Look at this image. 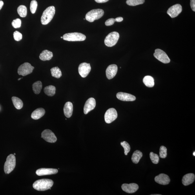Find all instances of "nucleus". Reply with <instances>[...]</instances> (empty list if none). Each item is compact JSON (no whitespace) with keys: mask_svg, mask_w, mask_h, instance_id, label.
Segmentation results:
<instances>
[{"mask_svg":"<svg viewBox=\"0 0 195 195\" xmlns=\"http://www.w3.org/2000/svg\"><path fill=\"white\" fill-rule=\"evenodd\" d=\"M117 98L123 101H134L136 97L134 95L123 92H119L116 94Z\"/></svg>","mask_w":195,"mask_h":195,"instance_id":"nucleus-16","label":"nucleus"},{"mask_svg":"<svg viewBox=\"0 0 195 195\" xmlns=\"http://www.w3.org/2000/svg\"><path fill=\"white\" fill-rule=\"evenodd\" d=\"M22 79H23V78H21L19 79H18V80H19V81L20 80Z\"/></svg>","mask_w":195,"mask_h":195,"instance_id":"nucleus-42","label":"nucleus"},{"mask_svg":"<svg viewBox=\"0 0 195 195\" xmlns=\"http://www.w3.org/2000/svg\"><path fill=\"white\" fill-rule=\"evenodd\" d=\"M155 180L156 183L160 184L167 185L169 184L170 182V179L167 175L161 174L155 177Z\"/></svg>","mask_w":195,"mask_h":195,"instance_id":"nucleus-18","label":"nucleus"},{"mask_svg":"<svg viewBox=\"0 0 195 195\" xmlns=\"http://www.w3.org/2000/svg\"><path fill=\"white\" fill-rule=\"evenodd\" d=\"M41 137L48 143L56 142L57 139L54 133L49 129H46L42 133Z\"/></svg>","mask_w":195,"mask_h":195,"instance_id":"nucleus-9","label":"nucleus"},{"mask_svg":"<svg viewBox=\"0 0 195 195\" xmlns=\"http://www.w3.org/2000/svg\"><path fill=\"white\" fill-rule=\"evenodd\" d=\"M115 21L117 22H120L122 21L123 20V18L122 17H117L115 19Z\"/></svg>","mask_w":195,"mask_h":195,"instance_id":"nucleus-40","label":"nucleus"},{"mask_svg":"<svg viewBox=\"0 0 195 195\" xmlns=\"http://www.w3.org/2000/svg\"><path fill=\"white\" fill-rule=\"evenodd\" d=\"M120 143L121 145L123 146L124 150H125V154L126 156H127L128 153L129 152L130 150V147L129 144L126 141L122 142Z\"/></svg>","mask_w":195,"mask_h":195,"instance_id":"nucleus-33","label":"nucleus"},{"mask_svg":"<svg viewBox=\"0 0 195 195\" xmlns=\"http://www.w3.org/2000/svg\"><path fill=\"white\" fill-rule=\"evenodd\" d=\"M122 189L128 193H133L138 190L139 187L136 183L124 184L121 186Z\"/></svg>","mask_w":195,"mask_h":195,"instance_id":"nucleus-14","label":"nucleus"},{"mask_svg":"<svg viewBox=\"0 0 195 195\" xmlns=\"http://www.w3.org/2000/svg\"><path fill=\"white\" fill-rule=\"evenodd\" d=\"M117 117V113L114 108L108 109L105 113V120L106 123L110 124L116 120Z\"/></svg>","mask_w":195,"mask_h":195,"instance_id":"nucleus-10","label":"nucleus"},{"mask_svg":"<svg viewBox=\"0 0 195 195\" xmlns=\"http://www.w3.org/2000/svg\"><path fill=\"white\" fill-rule=\"evenodd\" d=\"M33 67L29 63H25L22 64L18 69V74L22 76H26L29 75L33 72L34 69Z\"/></svg>","mask_w":195,"mask_h":195,"instance_id":"nucleus-7","label":"nucleus"},{"mask_svg":"<svg viewBox=\"0 0 195 195\" xmlns=\"http://www.w3.org/2000/svg\"><path fill=\"white\" fill-rule=\"evenodd\" d=\"M54 184V182L51 179H39L33 183V187L35 190L39 191H44L50 189Z\"/></svg>","mask_w":195,"mask_h":195,"instance_id":"nucleus-1","label":"nucleus"},{"mask_svg":"<svg viewBox=\"0 0 195 195\" xmlns=\"http://www.w3.org/2000/svg\"><path fill=\"white\" fill-rule=\"evenodd\" d=\"M16 158L14 155L8 156L4 165V171L6 174H9L13 171L16 166Z\"/></svg>","mask_w":195,"mask_h":195,"instance_id":"nucleus-3","label":"nucleus"},{"mask_svg":"<svg viewBox=\"0 0 195 195\" xmlns=\"http://www.w3.org/2000/svg\"><path fill=\"white\" fill-rule=\"evenodd\" d=\"M45 114V111L43 108H40L35 110L31 114L32 118L38 120L43 117Z\"/></svg>","mask_w":195,"mask_h":195,"instance_id":"nucleus-21","label":"nucleus"},{"mask_svg":"<svg viewBox=\"0 0 195 195\" xmlns=\"http://www.w3.org/2000/svg\"><path fill=\"white\" fill-rule=\"evenodd\" d=\"M143 82L145 85L148 88H152L154 85V79L152 76H147L144 77Z\"/></svg>","mask_w":195,"mask_h":195,"instance_id":"nucleus-26","label":"nucleus"},{"mask_svg":"<svg viewBox=\"0 0 195 195\" xmlns=\"http://www.w3.org/2000/svg\"><path fill=\"white\" fill-rule=\"evenodd\" d=\"M154 56L158 61L163 63L167 64L170 62V59L166 53L160 49H156L155 50Z\"/></svg>","mask_w":195,"mask_h":195,"instance_id":"nucleus-8","label":"nucleus"},{"mask_svg":"<svg viewBox=\"0 0 195 195\" xmlns=\"http://www.w3.org/2000/svg\"><path fill=\"white\" fill-rule=\"evenodd\" d=\"M61 39H63V37H61Z\"/></svg>","mask_w":195,"mask_h":195,"instance_id":"nucleus-44","label":"nucleus"},{"mask_svg":"<svg viewBox=\"0 0 195 195\" xmlns=\"http://www.w3.org/2000/svg\"><path fill=\"white\" fill-rule=\"evenodd\" d=\"M143 156L142 152L140 151L137 150L135 151L132 155V160L135 164L138 163Z\"/></svg>","mask_w":195,"mask_h":195,"instance_id":"nucleus-23","label":"nucleus"},{"mask_svg":"<svg viewBox=\"0 0 195 195\" xmlns=\"http://www.w3.org/2000/svg\"><path fill=\"white\" fill-rule=\"evenodd\" d=\"M14 37L15 41H19L21 40L23 36L21 33L16 31L14 33Z\"/></svg>","mask_w":195,"mask_h":195,"instance_id":"nucleus-36","label":"nucleus"},{"mask_svg":"<svg viewBox=\"0 0 195 195\" xmlns=\"http://www.w3.org/2000/svg\"><path fill=\"white\" fill-rule=\"evenodd\" d=\"M104 11L103 10L97 9L91 10L86 14L85 19L90 22H94L98 20L103 16Z\"/></svg>","mask_w":195,"mask_h":195,"instance_id":"nucleus-4","label":"nucleus"},{"mask_svg":"<svg viewBox=\"0 0 195 195\" xmlns=\"http://www.w3.org/2000/svg\"><path fill=\"white\" fill-rule=\"evenodd\" d=\"M58 172V170L53 168H42L36 170V174L39 176L49 175L56 174Z\"/></svg>","mask_w":195,"mask_h":195,"instance_id":"nucleus-15","label":"nucleus"},{"mask_svg":"<svg viewBox=\"0 0 195 195\" xmlns=\"http://www.w3.org/2000/svg\"><path fill=\"white\" fill-rule=\"evenodd\" d=\"M115 22V19L114 18H110L108 19L105 22V25L107 26H110L113 25Z\"/></svg>","mask_w":195,"mask_h":195,"instance_id":"nucleus-37","label":"nucleus"},{"mask_svg":"<svg viewBox=\"0 0 195 195\" xmlns=\"http://www.w3.org/2000/svg\"><path fill=\"white\" fill-rule=\"evenodd\" d=\"M50 70L52 76L55 78L59 79L62 76L61 71L57 66L52 68Z\"/></svg>","mask_w":195,"mask_h":195,"instance_id":"nucleus-28","label":"nucleus"},{"mask_svg":"<svg viewBox=\"0 0 195 195\" xmlns=\"http://www.w3.org/2000/svg\"><path fill=\"white\" fill-rule=\"evenodd\" d=\"M145 0H127L126 3L130 6H136L144 3Z\"/></svg>","mask_w":195,"mask_h":195,"instance_id":"nucleus-30","label":"nucleus"},{"mask_svg":"<svg viewBox=\"0 0 195 195\" xmlns=\"http://www.w3.org/2000/svg\"><path fill=\"white\" fill-rule=\"evenodd\" d=\"M15 154H15V153H14V155H15Z\"/></svg>","mask_w":195,"mask_h":195,"instance_id":"nucleus-45","label":"nucleus"},{"mask_svg":"<svg viewBox=\"0 0 195 195\" xmlns=\"http://www.w3.org/2000/svg\"><path fill=\"white\" fill-rule=\"evenodd\" d=\"M118 70L117 65H110L108 66L106 70V75L108 79H110L114 78L116 76Z\"/></svg>","mask_w":195,"mask_h":195,"instance_id":"nucleus-17","label":"nucleus"},{"mask_svg":"<svg viewBox=\"0 0 195 195\" xmlns=\"http://www.w3.org/2000/svg\"><path fill=\"white\" fill-rule=\"evenodd\" d=\"M195 179V175L193 174H188L183 176L182 181L184 185L188 186L193 183Z\"/></svg>","mask_w":195,"mask_h":195,"instance_id":"nucleus-19","label":"nucleus"},{"mask_svg":"<svg viewBox=\"0 0 195 195\" xmlns=\"http://www.w3.org/2000/svg\"><path fill=\"white\" fill-rule=\"evenodd\" d=\"M63 39L68 41H82L85 40L86 37L82 33L75 32L66 33L63 35Z\"/></svg>","mask_w":195,"mask_h":195,"instance_id":"nucleus-5","label":"nucleus"},{"mask_svg":"<svg viewBox=\"0 0 195 195\" xmlns=\"http://www.w3.org/2000/svg\"><path fill=\"white\" fill-rule=\"evenodd\" d=\"M21 20L19 19L14 20L12 23V25L15 28H19L21 27Z\"/></svg>","mask_w":195,"mask_h":195,"instance_id":"nucleus-35","label":"nucleus"},{"mask_svg":"<svg viewBox=\"0 0 195 195\" xmlns=\"http://www.w3.org/2000/svg\"><path fill=\"white\" fill-rule=\"evenodd\" d=\"M182 11V7L179 4H176L168 9L167 14L171 18L178 16Z\"/></svg>","mask_w":195,"mask_h":195,"instance_id":"nucleus-12","label":"nucleus"},{"mask_svg":"<svg viewBox=\"0 0 195 195\" xmlns=\"http://www.w3.org/2000/svg\"><path fill=\"white\" fill-rule=\"evenodd\" d=\"M18 14L22 17H25L27 14V8L25 6H20L17 8Z\"/></svg>","mask_w":195,"mask_h":195,"instance_id":"nucleus-29","label":"nucleus"},{"mask_svg":"<svg viewBox=\"0 0 195 195\" xmlns=\"http://www.w3.org/2000/svg\"><path fill=\"white\" fill-rule=\"evenodd\" d=\"M119 38L118 32H113L109 33L105 39V45L108 47H111L117 43Z\"/></svg>","mask_w":195,"mask_h":195,"instance_id":"nucleus-6","label":"nucleus"},{"mask_svg":"<svg viewBox=\"0 0 195 195\" xmlns=\"http://www.w3.org/2000/svg\"><path fill=\"white\" fill-rule=\"evenodd\" d=\"M96 100L93 98L88 99L86 101L84 108V114H87L88 112L94 109L96 107Z\"/></svg>","mask_w":195,"mask_h":195,"instance_id":"nucleus-13","label":"nucleus"},{"mask_svg":"<svg viewBox=\"0 0 195 195\" xmlns=\"http://www.w3.org/2000/svg\"><path fill=\"white\" fill-rule=\"evenodd\" d=\"M193 155L194 156H195V152H193Z\"/></svg>","mask_w":195,"mask_h":195,"instance_id":"nucleus-43","label":"nucleus"},{"mask_svg":"<svg viewBox=\"0 0 195 195\" xmlns=\"http://www.w3.org/2000/svg\"><path fill=\"white\" fill-rule=\"evenodd\" d=\"M42 88L43 85L41 81H39L35 82L32 85L33 91L36 94H39L40 93Z\"/></svg>","mask_w":195,"mask_h":195,"instance_id":"nucleus-27","label":"nucleus"},{"mask_svg":"<svg viewBox=\"0 0 195 195\" xmlns=\"http://www.w3.org/2000/svg\"><path fill=\"white\" fill-rule=\"evenodd\" d=\"M56 88L52 85L46 86L44 89V93L48 96L52 97L54 96L56 93Z\"/></svg>","mask_w":195,"mask_h":195,"instance_id":"nucleus-24","label":"nucleus"},{"mask_svg":"<svg viewBox=\"0 0 195 195\" xmlns=\"http://www.w3.org/2000/svg\"><path fill=\"white\" fill-rule=\"evenodd\" d=\"M53 56L52 52L48 50H44L40 54L39 57L41 60L45 61L50 60L52 58Z\"/></svg>","mask_w":195,"mask_h":195,"instance_id":"nucleus-22","label":"nucleus"},{"mask_svg":"<svg viewBox=\"0 0 195 195\" xmlns=\"http://www.w3.org/2000/svg\"><path fill=\"white\" fill-rule=\"evenodd\" d=\"M12 100L15 107L17 110L21 109L23 107V103L20 99L16 97H13Z\"/></svg>","mask_w":195,"mask_h":195,"instance_id":"nucleus-25","label":"nucleus"},{"mask_svg":"<svg viewBox=\"0 0 195 195\" xmlns=\"http://www.w3.org/2000/svg\"><path fill=\"white\" fill-rule=\"evenodd\" d=\"M64 113L65 116L67 118H70L72 116L73 112V105L70 102H66L64 106Z\"/></svg>","mask_w":195,"mask_h":195,"instance_id":"nucleus-20","label":"nucleus"},{"mask_svg":"<svg viewBox=\"0 0 195 195\" xmlns=\"http://www.w3.org/2000/svg\"><path fill=\"white\" fill-rule=\"evenodd\" d=\"M3 5L4 3L3 1H0V10L2 8V7L3 6Z\"/></svg>","mask_w":195,"mask_h":195,"instance_id":"nucleus-41","label":"nucleus"},{"mask_svg":"<svg viewBox=\"0 0 195 195\" xmlns=\"http://www.w3.org/2000/svg\"><path fill=\"white\" fill-rule=\"evenodd\" d=\"M150 157L152 163L157 164L159 163V158L158 155L155 154L153 152H151L150 154Z\"/></svg>","mask_w":195,"mask_h":195,"instance_id":"nucleus-31","label":"nucleus"},{"mask_svg":"<svg viewBox=\"0 0 195 195\" xmlns=\"http://www.w3.org/2000/svg\"><path fill=\"white\" fill-rule=\"evenodd\" d=\"M109 0H95L98 3H104L108 2Z\"/></svg>","mask_w":195,"mask_h":195,"instance_id":"nucleus-39","label":"nucleus"},{"mask_svg":"<svg viewBox=\"0 0 195 195\" xmlns=\"http://www.w3.org/2000/svg\"><path fill=\"white\" fill-rule=\"evenodd\" d=\"M167 149L165 146H161L159 152V156L161 158H165L167 156Z\"/></svg>","mask_w":195,"mask_h":195,"instance_id":"nucleus-32","label":"nucleus"},{"mask_svg":"<svg viewBox=\"0 0 195 195\" xmlns=\"http://www.w3.org/2000/svg\"><path fill=\"white\" fill-rule=\"evenodd\" d=\"M190 6L193 11H195V0H190Z\"/></svg>","mask_w":195,"mask_h":195,"instance_id":"nucleus-38","label":"nucleus"},{"mask_svg":"<svg viewBox=\"0 0 195 195\" xmlns=\"http://www.w3.org/2000/svg\"><path fill=\"white\" fill-rule=\"evenodd\" d=\"M55 9L54 6L49 7L44 11L41 17V23L46 25L52 21L55 14Z\"/></svg>","mask_w":195,"mask_h":195,"instance_id":"nucleus-2","label":"nucleus"},{"mask_svg":"<svg viewBox=\"0 0 195 195\" xmlns=\"http://www.w3.org/2000/svg\"><path fill=\"white\" fill-rule=\"evenodd\" d=\"M91 70V67L89 63H82L79 66L78 70L79 75L81 77L85 78L88 76Z\"/></svg>","mask_w":195,"mask_h":195,"instance_id":"nucleus-11","label":"nucleus"},{"mask_svg":"<svg viewBox=\"0 0 195 195\" xmlns=\"http://www.w3.org/2000/svg\"><path fill=\"white\" fill-rule=\"evenodd\" d=\"M38 6L37 2L35 0H33L30 4V10L32 14H34L36 11Z\"/></svg>","mask_w":195,"mask_h":195,"instance_id":"nucleus-34","label":"nucleus"}]
</instances>
